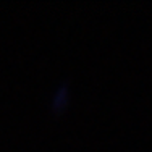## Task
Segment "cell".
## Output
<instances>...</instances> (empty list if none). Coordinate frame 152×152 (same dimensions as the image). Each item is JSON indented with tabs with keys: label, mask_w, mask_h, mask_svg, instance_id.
Listing matches in <instances>:
<instances>
[{
	"label": "cell",
	"mask_w": 152,
	"mask_h": 152,
	"mask_svg": "<svg viewBox=\"0 0 152 152\" xmlns=\"http://www.w3.org/2000/svg\"><path fill=\"white\" fill-rule=\"evenodd\" d=\"M70 79H65L63 83H60L57 88L55 94L52 97V104H50V110L55 117H60L66 112L68 105H70Z\"/></svg>",
	"instance_id": "6da1fadb"
}]
</instances>
